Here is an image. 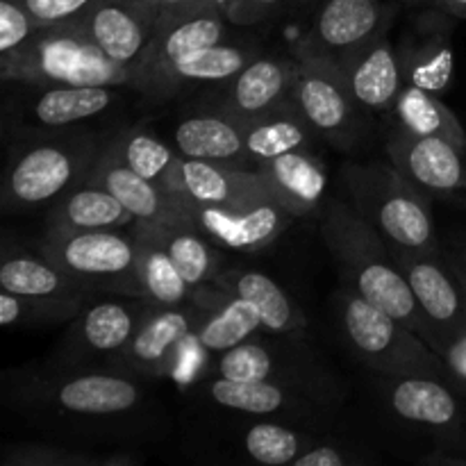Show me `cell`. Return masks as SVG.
Returning <instances> with one entry per match:
<instances>
[{
    "mask_svg": "<svg viewBox=\"0 0 466 466\" xmlns=\"http://www.w3.org/2000/svg\"><path fill=\"white\" fill-rule=\"evenodd\" d=\"M173 146L180 157L187 159L226 164L235 168L253 167L246 153L244 121L223 109L212 114H196L177 123L173 132Z\"/></svg>",
    "mask_w": 466,
    "mask_h": 466,
    "instance_id": "ffe728a7",
    "label": "cell"
},
{
    "mask_svg": "<svg viewBox=\"0 0 466 466\" xmlns=\"http://www.w3.org/2000/svg\"><path fill=\"white\" fill-rule=\"evenodd\" d=\"M235 3L237 0H194V5H191V9L187 14L208 12V14H218V16H226L228 9H230Z\"/></svg>",
    "mask_w": 466,
    "mask_h": 466,
    "instance_id": "7dc6e473",
    "label": "cell"
},
{
    "mask_svg": "<svg viewBox=\"0 0 466 466\" xmlns=\"http://www.w3.org/2000/svg\"><path fill=\"white\" fill-rule=\"evenodd\" d=\"M48 399L66 412L107 417L135 408L141 394L139 387L127 378L114 373H86L53 385Z\"/></svg>",
    "mask_w": 466,
    "mask_h": 466,
    "instance_id": "cb8c5ba5",
    "label": "cell"
},
{
    "mask_svg": "<svg viewBox=\"0 0 466 466\" xmlns=\"http://www.w3.org/2000/svg\"><path fill=\"white\" fill-rule=\"evenodd\" d=\"M289 3H294V0H237V3L228 9L226 18L232 25H255V23L273 16L278 9H282Z\"/></svg>",
    "mask_w": 466,
    "mask_h": 466,
    "instance_id": "7bdbcfd3",
    "label": "cell"
},
{
    "mask_svg": "<svg viewBox=\"0 0 466 466\" xmlns=\"http://www.w3.org/2000/svg\"><path fill=\"white\" fill-rule=\"evenodd\" d=\"M73 21L112 62L132 73L157 30L155 18L137 0H91Z\"/></svg>",
    "mask_w": 466,
    "mask_h": 466,
    "instance_id": "8fae6325",
    "label": "cell"
},
{
    "mask_svg": "<svg viewBox=\"0 0 466 466\" xmlns=\"http://www.w3.org/2000/svg\"><path fill=\"white\" fill-rule=\"evenodd\" d=\"M291 105L317 135L335 141L350 135L360 107L344 66L337 59L309 48L299 50L294 57Z\"/></svg>",
    "mask_w": 466,
    "mask_h": 466,
    "instance_id": "52a82bcc",
    "label": "cell"
},
{
    "mask_svg": "<svg viewBox=\"0 0 466 466\" xmlns=\"http://www.w3.org/2000/svg\"><path fill=\"white\" fill-rule=\"evenodd\" d=\"M209 399L221 408L237 410L244 414H276L287 405L285 387L273 380H230V378H217L209 385Z\"/></svg>",
    "mask_w": 466,
    "mask_h": 466,
    "instance_id": "d590c367",
    "label": "cell"
},
{
    "mask_svg": "<svg viewBox=\"0 0 466 466\" xmlns=\"http://www.w3.org/2000/svg\"><path fill=\"white\" fill-rule=\"evenodd\" d=\"M164 244L177 271L182 273L191 289H203L221 273L218 246L191 221L189 217L171 223H159Z\"/></svg>",
    "mask_w": 466,
    "mask_h": 466,
    "instance_id": "f546056e",
    "label": "cell"
},
{
    "mask_svg": "<svg viewBox=\"0 0 466 466\" xmlns=\"http://www.w3.org/2000/svg\"><path fill=\"white\" fill-rule=\"evenodd\" d=\"M41 255L89 289L141 299L135 228L91 232H46Z\"/></svg>",
    "mask_w": 466,
    "mask_h": 466,
    "instance_id": "5b68a950",
    "label": "cell"
},
{
    "mask_svg": "<svg viewBox=\"0 0 466 466\" xmlns=\"http://www.w3.org/2000/svg\"><path fill=\"white\" fill-rule=\"evenodd\" d=\"M205 309L196 323L194 339L208 353H223L248 341L262 326V317L248 300L226 294L212 287V294L203 300Z\"/></svg>",
    "mask_w": 466,
    "mask_h": 466,
    "instance_id": "4316f807",
    "label": "cell"
},
{
    "mask_svg": "<svg viewBox=\"0 0 466 466\" xmlns=\"http://www.w3.org/2000/svg\"><path fill=\"white\" fill-rule=\"evenodd\" d=\"M394 116L400 127L421 137H441L460 148H466V132L460 118L441 103L440 94L405 85L394 105Z\"/></svg>",
    "mask_w": 466,
    "mask_h": 466,
    "instance_id": "1f68e13d",
    "label": "cell"
},
{
    "mask_svg": "<svg viewBox=\"0 0 466 466\" xmlns=\"http://www.w3.org/2000/svg\"><path fill=\"white\" fill-rule=\"evenodd\" d=\"M7 466H127L139 460L130 455H89L73 453L59 446H14L5 453Z\"/></svg>",
    "mask_w": 466,
    "mask_h": 466,
    "instance_id": "f35d334b",
    "label": "cell"
},
{
    "mask_svg": "<svg viewBox=\"0 0 466 466\" xmlns=\"http://www.w3.org/2000/svg\"><path fill=\"white\" fill-rule=\"evenodd\" d=\"M137 237V276L141 299L155 308H185L191 305L198 289H191L168 255L159 223L135 221Z\"/></svg>",
    "mask_w": 466,
    "mask_h": 466,
    "instance_id": "44dd1931",
    "label": "cell"
},
{
    "mask_svg": "<svg viewBox=\"0 0 466 466\" xmlns=\"http://www.w3.org/2000/svg\"><path fill=\"white\" fill-rule=\"evenodd\" d=\"M294 89V59H250L230 82L223 96V112L248 123L291 105Z\"/></svg>",
    "mask_w": 466,
    "mask_h": 466,
    "instance_id": "ac0fdd59",
    "label": "cell"
},
{
    "mask_svg": "<svg viewBox=\"0 0 466 466\" xmlns=\"http://www.w3.org/2000/svg\"><path fill=\"white\" fill-rule=\"evenodd\" d=\"M455 268H458V271H460V276H462V282H464V287H466V271H464V268H460V267H455Z\"/></svg>",
    "mask_w": 466,
    "mask_h": 466,
    "instance_id": "f907efd6",
    "label": "cell"
},
{
    "mask_svg": "<svg viewBox=\"0 0 466 466\" xmlns=\"http://www.w3.org/2000/svg\"><path fill=\"white\" fill-rule=\"evenodd\" d=\"M3 80L39 86H135V73L112 62L76 21L44 25L14 62L0 66Z\"/></svg>",
    "mask_w": 466,
    "mask_h": 466,
    "instance_id": "7a4b0ae2",
    "label": "cell"
},
{
    "mask_svg": "<svg viewBox=\"0 0 466 466\" xmlns=\"http://www.w3.org/2000/svg\"><path fill=\"white\" fill-rule=\"evenodd\" d=\"M248 62L250 59L244 50L237 46H226L223 41L194 50L162 77L155 96H168L180 89L182 85H194V82H200V85L203 82H230Z\"/></svg>",
    "mask_w": 466,
    "mask_h": 466,
    "instance_id": "d6a6232c",
    "label": "cell"
},
{
    "mask_svg": "<svg viewBox=\"0 0 466 466\" xmlns=\"http://www.w3.org/2000/svg\"><path fill=\"white\" fill-rule=\"evenodd\" d=\"M339 319L358 358L385 376H426L451 380L441 355L423 337L396 321L355 291L339 296Z\"/></svg>",
    "mask_w": 466,
    "mask_h": 466,
    "instance_id": "277c9868",
    "label": "cell"
},
{
    "mask_svg": "<svg viewBox=\"0 0 466 466\" xmlns=\"http://www.w3.org/2000/svg\"><path fill=\"white\" fill-rule=\"evenodd\" d=\"M217 376L230 380H273L278 382V360L258 341H241L235 349L218 353Z\"/></svg>",
    "mask_w": 466,
    "mask_h": 466,
    "instance_id": "ab89813d",
    "label": "cell"
},
{
    "mask_svg": "<svg viewBox=\"0 0 466 466\" xmlns=\"http://www.w3.org/2000/svg\"><path fill=\"white\" fill-rule=\"evenodd\" d=\"M137 3H139L141 7H144L146 12L155 18V23H157V27H159L162 23H167V21H171V18H177V16H182V14L189 12L191 5H194V0H137Z\"/></svg>",
    "mask_w": 466,
    "mask_h": 466,
    "instance_id": "bcb514c9",
    "label": "cell"
},
{
    "mask_svg": "<svg viewBox=\"0 0 466 466\" xmlns=\"http://www.w3.org/2000/svg\"><path fill=\"white\" fill-rule=\"evenodd\" d=\"M405 3H421V0H405Z\"/></svg>",
    "mask_w": 466,
    "mask_h": 466,
    "instance_id": "816d5d0a",
    "label": "cell"
},
{
    "mask_svg": "<svg viewBox=\"0 0 466 466\" xmlns=\"http://www.w3.org/2000/svg\"><path fill=\"white\" fill-rule=\"evenodd\" d=\"M391 410L410 423L428 428H453L462 419L460 400L440 378L405 376L396 378L387 390Z\"/></svg>",
    "mask_w": 466,
    "mask_h": 466,
    "instance_id": "484cf974",
    "label": "cell"
},
{
    "mask_svg": "<svg viewBox=\"0 0 466 466\" xmlns=\"http://www.w3.org/2000/svg\"><path fill=\"white\" fill-rule=\"evenodd\" d=\"M350 464V458L341 449L332 444L312 446L305 449L299 458L294 460V466H344Z\"/></svg>",
    "mask_w": 466,
    "mask_h": 466,
    "instance_id": "f6af8a7d",
    "label": "cell"
},
{
    "mask_svg": "<svg viewBox=\"0 0 466 466\" xmlns=\"http://www.w3.org/2000/svg\"><path fill=\"white\" fill-rule=\"evenodd\" d=\"M353 208L394 248L440 255L428 194L412 185L394 164H350L344 171Z\"/></svg>",
    "mask_w": 466,
    "mask_h": 466,
    "instance_id": "3957f363",
    "label": "cell"
},
{
    "mask_svg": "<svg viewBox=\"0 0 466 466\" xmlns=\"http://www.w3.org/2000/svg\"><path fill=\"white\" fill-rule=\"evenodd\" d=\"M0 289L30 299H76L94 291L62 271L39 250L36 255L16 253L5 258L0 267Z\"/></svg>",
    "mask_w": 466,
    "mask_h": 466,
    "instance_id": "83f0119b",
    "label": "cell"
},
{
    "mask_svg": "<svg viewBox=\"0 0 466 466\" xmlns=\"http://www.w3.org/2000/svg\"><path fill=\"white\" fill-rule=\"evenodd\" d=\"M441 360L449 369L451 382L466 390V330L451 337L441 349Z\"/></svg>",
    "mask_w": 466,
    "mask_h": 466,
    "instance_id": "ee69618b",
    "label": "cell"
},
{
    "mask_svg": "<svg viewBox=\"0 0 466 466\" xmlns=\"http://www.w3.org/2000/svg\"><path fill=\"white\" fill-rule=\"evenodd\" d=\"M86 296L76 299H30L0 289V323L3 326H41L71 321L82 312Z\"/></svg>",
    "mask_w": 466,
    "mask_h": 466,
    "instance_id": "8d00e7d4",
    "label": "cell"
},
{
    "mask_svg": "<svg viewBox=\"0 0 466 466\" xmlns=\"http://www.w3.org/2000/svg\"><path fill=\"white\" fill-rule=\"evenodd\" d=\"M89 177L116 196L123 208L135 217V221L171 223L187 217L185 200L180 196L132 171L109 146L98 153Z\"/></svg>",
    "mask_w": 466,
    "mask_h": 466,
    "instance_id": "2e32d148",
    "label": "cell"
},
{
    "mask_svg": "<svg viewBox=\"0 0 466 466\" xmlns=\"http://www.w3.org/2000/svg\"><path fill=\"white\" fill-rule=\"evenodd\" d=\"M314 135H317L314 127L296 112L294 105L273 109L264 116L244 123L246 153L253 167L285 153L309 148Z\"/></svg>",
    "mask_w": 466,
    "mask_h": 466,
    "instance_id": "f1b7e54d",
    "label": "cell"
},
{
    "mask_svg": "<svg viewBox=\"0 0 466 466\" xmlns=\"http://www.w3.org/2000/svg\"><path fill=\"white\" fill-rule=\"evenodd\" d=\"M426 464H466V458H444V455H431L423 460Z\"/></svg>",
    "mask_w": 466,
    "mask_h": 466,
    "instance_id": "681fc988",
    "label": "cell"
},
{
    "mask_svg": "<svg viewBox=\"0 0 466 466\" xmlns=\"http://www.w3.org/2000/svg\"><path fill=\"white\" fill-rule=\"evenodd\" d=\"M323 241L335 258L346 289L417 332L440 353V337L419 305L408 278L396 264L385 237L353 208L332 203L323 217Z\"/></svg>",
    "mask_w": 466,
    "mask_h": 466,
    "instance_id": "6da1fadb",
    "label": "cell"
},
{
    "mask_svg": "<svg viewBox=\"0 0 466 466\" xmlns=\"http://www.w3.org/2000/svg\"><path fill=\"white\" fill-rule=\"evenodd\" d=\"M435 5L453 16L466 18V0H435Z\"/></svg>",
    "mask_w": 466,
    "mask_h": 466,
    "instance_id": "c3c4849f",
    "label": "cell"
},
{
    "mask_svg": "<svg viewBox=\"0 0 466 466\" xmlns=\"http://www.w3.org/2000/svg\"><path fill=\"white\" fill-rule=\"evenodd\" d=\"M387 16L390 9L380 0H323L309 50L341 62L385 32Z\"/></svg>",
    "mask_w": 466,
    "mask_h": 466,
    "instance_id": "5bb4252c",
    "label": "cell"
},
{
    "mask_svg": "<svg viewBox=\"0 0 466 466\" xmlns=\"http://www.w3.org/2000/svg\"><path fill=\"white\" fill-rule=\"evenodd\" d=\"M109 148L141 177L168 189L171 173L180 159V153L171 148L164 139H159L153 130H148L146 126L132 127V130L118 135L114 141H109Z\"/></svg>",
    "mask_w": 466,
    "mask_h": 466,
    "instance_id": "836d02e7",
    "label": "cell"
},
{
    "mask_svg": "<svg viewBox=\"0 0 466 466\" xmlns=\"http://www.w3.org/2000/svg\"><path fill=\"white\" fill-rule=\"evenodd\" d=\"M403 76L408 85L441 94L449 89L455 73V55L444 32H431L419 44L405 50L400 57Z\"/></svg>",
    "mask_w": 466,
    "mask_h": 466,
    "instance_id": "e575fe53",
    "label": "cell"
},
{
    "mask_svg": "<svg viewBox=\"0 0 466 466\" xmlns=\"http://www.w3.org/2000/svg\"><path fill=\"white\" fill-rule=\"evenodd\" d=\"M214 289L248 300L262 317V326L271 332H299L305 328V317L299 305L282 291L276 280L258 271H221L214 278Z\"/></svg>",
    "mask_w": 466,
    "mask_h": 466,
    "instance_id": "d4e9b609",
    "label": "cell"
},
{
    "mask_svg": "<svg viewBox=\"0 0 466 466\" xmlns=\"http://www.w3.org/2000/svg\"><path fill=\"white\" fill-rule=\"evenodd\" d=\"M114 103V86H48L32 100V116L39 126L64 127L98 116Z\"/></svg>",
    "mask_w": 466,
    "mask_h": 466,
    "instance_id": "4dcf8cb0",
    "label": "cell"
},
{
    "mask_svg": "<svg viewBox=\"0 0 466 466\" xmlns=\"http://www.w3.org/2000/svg\"><path fill=\"white\" fill-rule=\"evenodd\" d=\"M390 162L428 196L466 198V148L441 137L396 127L387 139Z\"/></svg>",
    "mask_w": 466,
    "mask_h": 466,
    "instance_id": "ba28073f",
    "label": "cell"
},
{
    "mask_svg": "<svg viewBox=\"0 0 466 466\" xmlns=\"http://www.w3.org/2000/svg\"><path fill=\"white\" fill-rule=\"evenodd\" d=\"M205 309V308H203ZM200 309V314H203ZM198 312L185 308H155L146 312L126 349L118 353L121 362L139 376H167L176 364L177 350L189 337H194Z\"/></svg>",
    "mask_w": 466,
    "mask_h": 466,
    "instance_id": "4fadbf2b",
    "label": "cell"
},
{
    "mask_svg": "<svg viewBox=\"0 0 466 466\" xmlns=\"http://www.w3.org/2000/svg\"><path fill=\"white\" fill-rule=\"evenodd\" d=\"M185 212L218 248L241 250V253L267 248L294 218L273 198L235 205L185 203Z\"/></svg>",
    "mask_w": 466,
    "mask_h": 466,
    "instance_id": "30bf717a",
    "label": "cell"
},
{
    "mask_svg": "<svg viewBox=\"0 0 466 466\" xmlns=\"http://www.w3.org/2000/svg\"><path fill=\"white\" fill-rule=\"evenodd\" d=\"M96 157L94 144L80 137L27 146L5 171L3 208L18 214L53 205L89 176Z\"/></svg>",
    "mask_w": 466,
    "mask_h": 466,
    "instance_id": "8992f818",
    "label": "cell"
},
{
    "mask_svg": "<svg viewBox=\"0 0 466 466\" xmlns=\"http://www.w3.org/2000/svg\"><path fill=\"white\" fill-rule=\"evenodd\" d=\"M36 30L39 25L18 0H0V66L14 62Z\"/></svg>",
    "mask_w": 466,
    "mask_h": 466,
    "instance_id": "60d3db41",
    "label": "cell"
},
{
    "mask_svg": "<svg viewBox=\"0 0 466 466\" xmlns=\"http://www.w3.org/2000/svg\"><path fill=\"white\" fill-rule=\"evenodd\" d=\"M39 27L57 25L80 16L91 0H18Z\"/></svg>",
    "mask_w": 466,
    "mask_h": 466,
    "instance_id": "b9f144b4",
    "label": "cell"
},
{
    "mask_svg": "<svg viewBox=\"0 0 466 466\" xmlns=\"http://www.w3.org/2000/svg\"><path fill=\"white\" fill-rule=\"evenodd\" d=\"M390 248L440 337L441 353L451 337L466 330V287L462 276L458 268L441 259V253L426 255L394 246Z\"/></svg>",
    "mask_w": 466,
    "mask_h": 466,
    "instance_id": "9c48e42d",
    "label": "cell"
},
{
    "mask_svg": "<svg viewBox=\"0 0 466 466\" xmlns=\"http://www.w3.org/2000/svg\"><path fill=\"white\" fill-rule=\"evenodd\" d=\"M350 91L360 107L371 112H394L400 91L405 89L400 55L391 46L387 32L373 36L367 46L341 59Z\"/></svg>",
    "mask_w": 466,
    "mask_h": 466,
    "instance_id": "e0dca14e",
    "label": "cell"
},
{
    "mask_svg": "<svg viewBox=\"0 0 466 466\" xmlns=\"http://www.w3.org/2000/svg\"><path fill=\"white\" fill-rule=\"evenodd\" d=\"M168 189L191 205H235L271 198L255 168L246 171L187 157L177 159Z\"/></svg>",
    "mask_w": 466,
    "mask_h": 466,
    "instance_id": "9a60e30c",
    "label": "cell"
},
{
    "mask_svg": "<svg viewBox=\"0 0 466 466\" xmlns=\"http://www.w3.org/2000/svg\"><path fill=\"white\" fill-rule=\"evenodd\" d=\"M226 36V16L208 12L182 14L155 30L144 57L135 71V89L155 96L162 77L194 50L221 44Z\"/></svg>",
    "mask_w": 466,
    "mask_h": 466,
    "instance_id": "7c38bea8",
    "label": "cell"
},
{
    "mask_svg": "<svg viewBox=\"0 0 466 466\" xmlns=\"http://www.w3.org/2000/svg\"><path fill=\"white\" fill-rule=\"evenodd\" d=\"M244 449L255 462L268 466L294 464L305 451L303 437L278 423H258L244 437Z\"/></svg>",
    "mask_w": 466,
    "mask_h": 466,
    "instance_id": "74e56055",
    "label": "cell"
},
{
    "mask_svg": "<svg viewBox=\"0 0 466 466\" xmlns=\"http://www.w3.org/2000/svg\"><path fill=\"white\" fill-rule=\"evenodd\" d=\"M255 173L264 182L268 196L291 217H308L321 208L328 189V173L321 159L308 148L259 162Z\"/></svg>",
    "mask_w": 466,
    "mask_h": 466,
    "instance_id": "d6986e66",
    "label": "cell"
},
{
    "mask_svg": "<svg viewBox=\"0 0 466 466\" xmlns=\"http://www.w3.org/2000/svg\"><path fill=\"white\" fill-rule=\"evenodd\" d=\"M148 309L150 303L144 299L103 300L77 314L71 337L86 353H121Z\"/></svg>",
    "mask_w": 466,
    "mask_h": 466,
    "instance_id": "603a6c76",
    "label": "cell"
},
{
    "mask_svg": "<svg viewBox=\"0 0 466 466\" xmlns=\"http://www.w3.org/2000/svg\"><path fill=\"white\" fill-rule=\"evenodd\" d=\"M132 223L135 217L123 208L121 200L89 176L55 200L48 212L50 232L118 230Z\"/></svg>",
    "mask_w": 466,
    "mask_h": 466,
    "instance_id": "7402d4cb",
    "label": "cell"
}]
</instances>
